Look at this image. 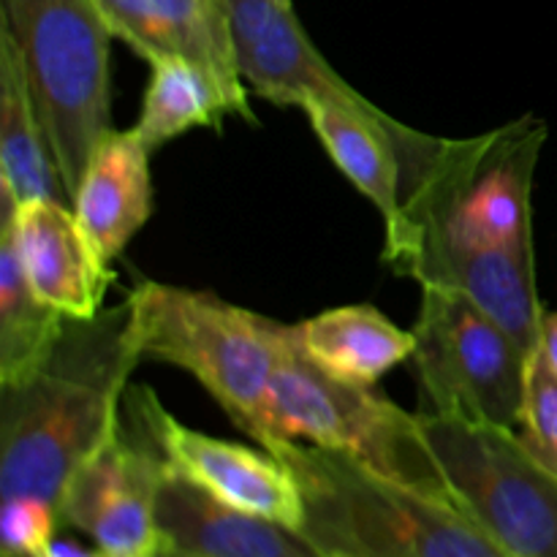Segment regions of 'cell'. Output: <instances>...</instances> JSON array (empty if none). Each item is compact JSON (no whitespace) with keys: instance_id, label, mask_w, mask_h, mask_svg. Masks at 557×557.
I'll use <instances>...</instances> for the list:
<instances>
[{"instance_id":"cell-12","label":"cell","mask_w":557,"mask_h":557,"mask_svg":"<svg viewBox=\"0 0 557 557\" xmlns=\"http://www.w3.org/2000/svg\"><path fill=\"white\" fill-rule=\"evenodd\" d=\"M112 38L152 63L180 54L205 65L234 101L237 114L256 123L243 74L234 58L226 0H96Z\"/></svg>"},{"instance_id":"cell-24","label":"cell","mask_w":557,"mask_h":557,"mask_svg":"<svg viewBox=\"0 0 557 557\" xmlns=\"http://www.w3.org/2000/svg\"><path fill=\"white\" fill-rule=\"evenodd\" d=\"M101 557H107V555H101Z\"/></svg>"},{"instance_id":"cell-19","label":"cell","mask_w":557,"mask_h":557,"mask_svg":"<svg viewBox=\"0 0 557 557\" xmlns=\"http://www.w3.org/2000/svg\"><path fill=\"white\" fill-rule=\"evenodd\" d=\"M520 438L533 457L557 476V373L542 348L528 362L525 400H522Z\"/></svg>"},{"instance_id":"cell-14","label":"cell","mask_w":557,"mask_h":557,"mask_svg":"<svg viewBox=\"0 0 557 557\" xmlns=\"http://www.w3.org/2000/svg\"><path fill=\"white\" fill-rule=\"evenodd\" d=\"M150 147L136 128H112L87 161L71 196L76 218L92 248L112 264L152 215Z\"/></svg>"},{"instance_id":"cell-17","label":"cell","mask_w":557,"mask_h":557,"mask_svg":"<svg viewBox=\"0 0 557 557\" xmlns=\"http://www.w3.org/2000/svg\"><path fill=\"white\" fill-rule=\"evenodd\" d=\"M226 114H237V109L221 82L205 65L166 54L150 63V82L134 128L150 150H158L194 128H221Z\"/></svg>"},{"instance_id":"cell-15","label":"cell","mask_w":557,"mask_h":557,"mask_svg":"<svg viewBox=\"0 0 557 557\" xmlns=\"http://www.w3.org/2000/svg\"><path fill=\"white\" fill-rule=\"evenodd\" d=\"M299 351L335 379L373 386L413 357V332L392 324L373 305H346L292 324Z\"/></svg>"},{"instance_id":"cell-11","label":"cell","mask_w":557,"mask_h":557,"mask_svg":"<svg viewBox=\"0 0 557 557\" xmlns=\"http://www.w3.org/2000/svg\"><path fill=\"white\" fill-rule=\"evenodd\" d=\"M0 215L11 221L27 281L44 302L69 319L101 313L114 275L92 248L74 207H65L63 199L16 205L0 190Z\"/></svg>"},{"instance_id":"cell-7","label":"cell","mask_w":557,"mask_h":557,"mask_svg":"<svg viewBox=\"0 0 557 557\" xmlns=\"http://www.w3.org/2000/svg\"><path fill=\"white\" fill-rule=\"evenodd\" d=\"M413 364L433 413L517 430L531 354L466 294L424 283Z\"/></svg>"},{"instance_id":"cell-2","label":"cell","mask_w":557,"mask_h":557,"mask_svg":"<svg viewBox=\"0 0 557 557\" xmlns=\"http://www.w3.org/2000/svg\"><path fill=\"white\" fill-rule=\"evenodd\" d=\"M305 504L299 533L321 557H509L451 504L341 451L277 441Z\"/></svg>"},{"instance_id":"cell-5","label":"cell","mask_w":557,"mask_h":557,"mask_svg":"<svg viewBox=\"0 0 557 557\" xmlns=\"http://www.w3.org/2000/svg\"><path fill=\"white\" fill-rule=\"evenodd\" d=\"M256 441L264 449L277 441H302L341 451L395 482L446 500L419 413L403 411L373 386L348 384L310 362L294 343L292 324Z\"/></svg>"},{"instance_id":"cell-6","label":"cell","mask_w":557,"mask_h":557,"mask_svg":"<svg viewBox=\"0 0 557 557\" xmlns=\"http://www.w3.org/2000/svg\"><path fill=\"white\" fill-rule=\"evenodd\" d=\"M446 500L509 557H557V476L500 424L419 413Z\"/></svg>"},{"instance_id":"cell-4","label":"cell","mask_w":557,"mask_h":557,"mask_svg":"<svg viewBox=\"0 0 557 557\" xmlns=\"http://www.w3.org/2000/svg\"><path fill=\"white\" fill-rule=\"evenodd\" d=\"M58 163L65 199L112 131L109 33L96 0H0Z\"/></svg>"},{"instance_id":"cell-20","label":"cell","mask_w":557,"mask_h":557,"mask_svg":"<svg viewBox=\"0 0 557 557\" xmlns=\"http://www.w3.org/2000/svg\"><path fill=\"white\" fill-rule=\"evenodd\" d=\"M60 509L41 498H3L0 515V557H41L54 542L60 525Z\"/></svg>"},{"instance_id":"cell-21","label":"cell","mask_w":557,"mask_h":557,"mask_svg":"<svg viewBox=\"0 0 557 557\" xmlns=\"http://www.w3.org/2000/svg\"><path fill=\"white\" fill-rule=\"evenodd\" d=\"M542 354L549 362V368L557 373V313L544 315L542 326Z\"/></svg>"},{"instance_id":"cell-23","label":"cell","mask_w":557,"mask_h":557,"mask_svg":"<svg viewBox=\"0 0 557 557\" xmlns=\"http://www.w3.org/2000/svg\"><path fill=\"white\" fill-rule=\"evenodd\" d=\"M156 557H196V555H183V553H174V549H166V547H158Z\"/></svg>"},{"instance_id":"cell-1","label":"cell","mask_w":557,"mask_h":557,"mask_svg":"<svg viewBox=\"0 0 557 557\" xmlns=\"http://www.w3.org/2000/svg\"><path fill=\"white\" fill-rule=\"evenodd\" d=\"M141 359L125 297L92 319H69L41 364L0 386V498L58 506L82 466L117 433Z\"/></svg>"},{"instance_id":"cell-18","label":"cell","mask_w":557,"mask_h":557,"mask_svg":"<svg viewBox=\"0 0 557 557\" xmlns=\"http://www.w3.org/2000/svg\"><path fill=\"white\" fill-rule=\"evenodd\" d=\"M65 321L69 315L30 286L11 221L0 215V386L30 375L63 335Z\"/></svg>"},{"instance_id":"cell-13","label":"cell","mask_w":557,"mask_h":557,"mask_svg":"<svg viewBox=\"0 0 557 557\" xmlns=\"http://www.w3.org/2000/svg\"><path fill=\"white\" fill-rule=\"evenodd\" d=\"M161 547L196 557H321L294 528L221 504L166 462L156 498Z\"/></svg>"},{"instance_id":"cell-16","label":"cell","mask_w":557,"mask_h":557,"mask_svg":"<svg viewBox=\"0 0 557 557\" xmlns=\"http://www.w3.org/2000/svg\"><path fill=\"white\" fill-rule=\"evenodd\" d=\"M0 190L16 205L63 199L58 163L14 38L0 27Z\"/></svg>"},{"instance_id":"cell-22","label":"cell","mask_w":557,"mask_h":557,"mask_svg":"<svg viewBox=\"0 0 557 557\" xmlns=\"http://www.w3.org/2000/svg\"><path fill=\"white\" fill-rule=\"evenodd\" d=\"M41 557H101V553H98V549L96 553H87V549L76 547V544L71 542H52Z\"/></svg>"},{"instance_id":"cell-10","label":"cell","mask_w":557,"mask_h":557,"mask_svg":"<svg viewBox=\"0 0 557 557\" xmlns=\"http://www.w3.org/2000/svg\"><path fill=\"white\" fill-rule=\"evenodd\" d=\"M128 403L161 446L163 457L188 482L221 504L299 531L305 520L302 493L275 455H261L243 444L212 438L180 422L150 389H131Z\"/></svg>"},{"instance_id":"cell-9","label":"cell","mask_w":557,"mask_h":557,"mask_svg":"<svg viewBox=\"0 0 557 557\" xmlns=\"http://www.w3.org/2000/svg\"><path fill=\"white\" fill-rule=\"evenodd\" d=\"M234 58L245 85L275 107L319 101L392 123L386 112L359 96L299 25L292 0H226Z\"/></svg>"},{"instance_id":"cell-8","label":"cell","mask_w":557,"mask_h":557,"mask_svg":"<svg viewBox=\"0 0 557 557\" xmlns=\"http://www.w3.org/2000/svg\"><path fill=\"white\" fill-rule=\"evenodd\" d=\"M125 408L117 433L65 487L60 520L87 533L107 557H156V498L166 457L128 397Z\"/></svg>"},{"instance_id":"cell-3","label":"cell","mask_w":557,"mask_h":557,"mask_svg":"<svg viewBox=\"0 0 557 557\" xmlns=\"http://www.w3.org/2000/svg\"><path fill=\"white\" fill-rule=\"evenodd\" d=\"M128 299L141 359H158L194 375L256 441L272 375L288 348V324L215 294L166 283H141Z\"/></svg>"}]
</instances>
